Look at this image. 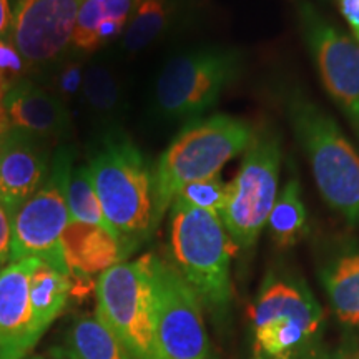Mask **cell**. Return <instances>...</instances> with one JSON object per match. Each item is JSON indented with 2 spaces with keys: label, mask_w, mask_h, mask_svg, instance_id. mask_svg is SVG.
Here are the masks:
<instances>
[{
  "label": "cell",
  "mask_w": 359,
  "mask_h": 359,
  "mask_svg": "<svg viewBox=\"0 0 359 359\" xmlns=\"http://www.w3.org/2000/svg\"><path fill=\"white\" fill-rule=\"evenodd\" d=\"M87 167L107 223L133 253L155 233L154 170L132 138L118 130L103 135Z\"/></svg>",
  "instance_id": "obj_1"
},
{
  "label": "cell",
  "mask_w": 359,
  "mask_h": 359,
  "mask_svg": "<svg viewBox=\"0 0 359 359\" xmlns=\"http://www.w3.org/2000/svg\"><path fill=\"white\" fill-rule=\"evenodd\" d=\"M235 251L236 246L217 213L178 198L173 201L168 218V262L201 308L218 320H224L231 308Z\"/></svg>",
  "instance_id": "obj_2"
},
{
  "label": "cell",
  "mask_w": 359,
  "mask_h": 359,
  "mask_svg": "<svg viewBox=\"0 0 359 359\" xmlns=\"http://www.w3.org/2000/svg\"><path fill=\"white\" fill-rule=\"evenodd\" d=\"M255 133V125L224 114L191 120L180 130L154 168L155 230L183 187L219 175L228 161L245 154Z\"/></svg>",
  "instance_id": "obj_3"
},
{
  "label": "cell",
  "mask_w": 359,
  "mask_h": 359,
  "mask_svg": "<svg viewBox=\"0 0 359 359\" xmlns=\"http://www.w3.org/2000/svg\"><path fill=\"white\" fill-rule=\"evenodd\" d=\"M288 122L306 155L323 200L359 228V154L339 125L318 103L291 90L285 97Z\"/></svg>",
  "instance_id": "obj_4"
},
{
  "label": "cell",
  "mask_w": 359,
  "mask_h": 359,
  "mask_svg": "<svg viewBox=\"0 0 359 359\" xmlns=\"http://www.w3.org/2000/svg\"><path fill=\"white\" fill-rule=\"evenodd\" d=\"M253 359H298L313 349L325 313L302 278L275 268L248 309Z\"/></svg>",
  "instance_id": "obj_5"
},
{
  "label": "cell",
  "mask_w": 359,
  "mask_h": 359,
  "mask_svg": "<svg viewBox=\"0 0 359 359\" xmlns=\"http://www.w3.org/2000/svg\"><path fill=\"white\" fill-rule=\"evenodd\" d=\"M243 64L240 48L226 45H205L178 53L156 79V114L168 122L201 118L240 79Z\"/></svg>",
  "instance_id": "obj_6"
},
{
  "label": "cell",
  "mask_w": 359,
  "mask_h": 359,
  "mask_svg": "<svg viewBox=\"0 0 359 359\" xmlns=\"http://www.w3.org/2000/svg\"><path fill=\"white\" fill-rule=\"evenodd\" d=\"M95 314L110 327L132 359H160L150 253L103 271L95 285Z\"/></svg>",
  "instance_id": "obj_7"
},
{
  "label": "cell",
  "mask_w": 359,
  "mask_h": 359,
  "mask_svg": "<svg viewBox=\"0 0 359 359\" xmlns=\"http://www.w3.org/2000/svg\"><path fill=\"white\" fill-rule=\"evenodd\" d=\"M281 140L273 128L259 127L243 154L236 177L228 183V198L219 218L236 250L257 245L278 198Z\"/></svg>",
  "instance_id": "obj_8"
},
{
  "label": "cell",
  "mask_w": 359,
  "mask_h": 359,
  "mask_svg": "<svg viewBox=\"0 0 359 359\" xmlns=\"http://www.w3.org/2000/svg\"><path fill=\"white\" fill-rule=\"evenodd\" d=\"M72 150L58 148L42 187L12 217L11 262L39 258L64 275H69L62 236L70 223L67 188L72 173Z\"/></svg>",
  "instance_id": "obj_9"
},
{
  "label": "cell",
  "mask_w": 359,
  "mask_h": 359,
  "mask_svg": "<svg viewBox=\"0 0 359 359\" xmlns=\"http://www.w3.org/2000/svg\"><path fill=\"white\" fill-rule=\"evenodd\" d=\"M296 13L323 87L359 137V43L309 0H299Z\"/></svg>",
  "instance_id": "obj_10"
},
{
  "label": "cell",
  "mask_w": 359,
  "mask_h": 359,
  "mask_svg": "<svg viewBox=\"0 0 359 359\" xmlns=\"http://www.w3.org/2000/svg\"><path fill=\"white\" fill-rule=\"evenodd\" d=\"M160 359H215L201 304L168 259L150 253Z\"/></svg>",
  "instance_id": "obj_11"
},
{
  "label": "cell",
  "mask_w": 359,
  "mask_h": 359,
  "mask_svg": "<svg viewBox=\"0 0 359 359\" xmlns=\"http://www.w3.org/2000/svg\"><path fill=\"white\" fill-rule=\"evenodd\" d=\"M85 0H17L8 40L29 67L47 65L69 50Z\"/></svg>",
  "instance_id": "obj_12"
},
{
  "label": "cell",
  "mask_w": 359,
  "mask_h": 359,
  "mask_svg": "<svg viewBox=\"0 0 359 359\" xmlns=\"http://www.w3.org/2000/svg\"><path fill=\"white\" fill-rule=\"evenodd\" d=\"M43 142L20 130L0 137V203L11 219L47 178L50 156Z\"/></svg>",
  "instance_id": "obj_13"
},
{
  "label": "cell",
  "mask_w": 359,
  "mask_h": 359,
  "mask_svg": "<svg viewBox=\"0 0 359 359\" xmlns=\"http://www.w3.org/2000/svg\"><path fill=\"white\" fill-rule=\"evenodd\" d=\"M39 263V258H24L0 269V359H24L37 346L30 313V280Z\"/></svg>",
  "instance_id": "obj_14"
},
{
  "label": "cell",
  "mask_w": 359,
  "mask_h": 359,
  "mask_svg": "<svg viewBox=\"0 0 359 359\" xmlns=\"http://www.w3.org/2000/svg\"><path fill=\"white\" fill-rule=\"evenodd\" d=\"M4 109L12 130L42 140L62 137L70 128V111L65 102L32 80L13 82L4 97Z\"/></svg>",
  "instance_id": "obj_15"
},
{
  "label": "cell",
  "mask_w": 359,
  "mask_h": 359,
  "mask_svg": "<svg viewBox=\"0 0 359 359\" xmlns=\"http://www.w3.org/2000/svg\"><path fill=\"white\" fill-rule=\"evenodd\" d=\"M318 275L338 321L359 331V241L339 238L327 245Z\"/></svg>",
  "instance_id": "obj_16"
},
{
  "label": "cell",
  "mask_w": 359,
  "mask_h": 359,
  "mask_svg": "<svg viewBox=\"0 0 359 359\" xmlns=\"http://www.w3.org/2000/svg\"><path fill=\"white\" fill-rule=\"evenodd\" d=\"M62 245L72 280L98 278L130 257L127 246L114 233L95 224L70 222L62 236Z\"/></svg>",
  "instance_id": "obj_17"
},
{
  "label": "cell",
  "mask_w": 359,
  "mask_h": 359,
  "mask_svg": "<svg viewBox=\"0 0 359 359\" xmlns=\"http://www.w3.org/2000/svg\"><path fill=\"white\" fill-rule=\"evenodd\" d=\"M140 0H85L80 8L69 50L92 53L123 35Z\"/></svg>",
  "instance_id": "obj_18"
},
{
  "label": "cell",
  "mask_w": 359,
  "mask_h": 359,
  "mask_svg": "<svg viewBox=\"0 0 359 359\" xmlns=\"http://www.w3.org/2000/svg\"><path fill=\"white\" fill-rule=\"evenodd\" d=\"M62 359H132L127 349L97 314H80L67 331Z\"/></svg>",
  "instance_id": "obj_19"
},
{
  "label": "cell",
  "mask_w": 359,
  "mask_h": 359,
  "mask_svg": "<svg viewBox=\"0 0 359 359\" xmlns=\"http://www.w3.org/2000/svg\"><path fill=\"white\" fill-rule=\"evenodd\" d=\"M74 283L69 275H64L50 264L40 262L30 280V313H32V331L35 339L40 338L64 311Z\"/></svg>",
  "instance_id": "obj_20"
},
{
  "label": "cell",
  "mask_w": 359,
  "mask_h": 359,
  "mask_svg": "<svg viewBox=\"0 0 359 359\" xmlns=\"http://www.w3.org/2000/svg\"><path fill=\"white\" fill-rule=\"evenodd\" d=\"M185 8V0H140L122 35L127 52L147 48L172 29Z\"/></svg>",
  "instance_id": "obj_21"
},
{
  "label": "cell",
  "mask_w": 359,
  "mask_h": 359,
  "mask_svg": "<svg viewBox=\"0 0 359 359\" xmlns=\"http://www.w3.org/2000/svg\"><path fill=\"white\" fill-rule=\"evenodd\" d=\"M266 224L278 248H291L308 235V212L298 177L286 180Z\"/></svg>",
  "instance_id": "obj_22"
},
{
  "label": "cell",
  "mask_w": 359,
  "mask_h": 359,
  "mask_svg": "<svg viewBox=\"0 0 359 359\" xmlns=\"http://www.w3.org/2000/svg\"><path fill=\"white\" fill-rule=\"evenodd\" d=\"M80 95L90 114L103 122L115 120L122 110L123 95L118 77L109 65L102 62H92L85 67Z\"/></svg>",
  "instance_id": "obj_23"
},
{
  "label": "cell",
  "mask_w": 359,
  "mask_h": 359,
  "mask_svg": "<svg viewBox=\"0 0 359 359\" xmlns=\"http://www.w3.org/2000/svg\"><path fill=\"white\" fill-rule=\"evenodd\" d=\"M67 206H69L70 222L95 224V226L111 231L105 215H103L100 200L93 188L92 175H90L87 165H79V167L72 168L69 188H67Z\"/></svg>",
  "instance_id": "obj_24"
},
{
  "label": "cell",
  "mask_w": 359,
  "mask_h": 359,
  "mask_svg": "<svg viewBox=\"0 0 359 359\" xmlns=\"http://www.w3.org/2000/svg\"><path fill=\"white\" fill-rule=\"evenodd\" d=\"M177 198L187 201L195 208L217 213L219 217L228 198V183L223 182L222 175H215L212 178L200 180V182H193L183 187L178 191Z\"/></svg>",
  "instance_id": "obj_25"
},
{
  "label": "cell",
  "mask_w": 359,
  "mask_h": 359,
  "mask_svg": "<svg viewBox=\"0 0 359 359\" xmlns=\"http://www.w3.org/2000/svg\"><path fill=\"white\" fill-rule=\"evenodd\" d=\"M83 70L85 67L82 65V62H67L64 69L58 72L57 75V97H60L65 102L80 93L83 82Z\"/></svg>",
  "instance_id": "obj_26"
},
{
  "label": "cell",
  "mask_w": 359,
  "mask_h": 359,
  "mask_svg": "<svg viewBox=\"0 0 359 359\" xmlns=\"http://www.w3.org/2000/svg\"><path fill=\"white\" fill-rule=\"evenodd\" d=\"M27 69L29 65L15 48V45L8 39H0V70L13 82H17Z\"/></svg>",
  "instance_id": "obj_27"
},
{
  "label": "cell",
  "mask_w": 359,
  "mask_h": 359,
  "mask_svg": "<svg viewBox=\"0 0 359 359\" xmlns=\"http://www.w3.org/2000/svg\"><path fill=\"white\" fill-rule=\"evenodd\" d=\"M12 246V222L8 213L0 203V269H2L11 259Z\"/></svg>",
  "instance_id": "obj_28"
},
{
  "label": "cell",
  "mask_w": 359,
  "mask_h": 359,
  "mask_svg": "<svg viewBox=\"0 0 359 359\" xmlns=\"http://www.w3.org/2000/svg\"><path fill=\"white\" fill-rule=\"evenodd\" d=\"M298 359H359V344L344 343L331 351H309Z\"/></svg>",
  "instance_id": "obj_29"
},
{
  "label": "cell",
  "mask_w": 359,
  "mask_h": 359,
  "mask_svg": "<svg viewBox=\"0 0 359 359\" xmlns=\"http://www.w3.org/2000/svg\"><path fill=\"white\" fill-rule=\"evenodd\" d=\"M344 22L349 27V34L359 43V0H336Z\"/></svg>",
  "instance_id": "obj_30"
},
{
  "label": "cell",
  "mask_w": 359,
  "mask_h": 359,
  "mask_svg": "<svg viewBox=\"0 0 359 359\" xmlns=\"http://www.w3.org/2000/svg\"><path fill=\"white\" fill-rule=\"evenodd\" d=\"M13 22V7L11 0H0V39H8Z\"/></svg>",
  "instance_id": "obj_31"
},
{
  "label": "cell",
  "mask_w": 359,
  "mask_h": 359,
  "mask_svg": "<svg viewBox=\"0 0 359 359\" xmlns=\"http://www.w3.org/2000/svg\"><path fill=\"white\" fill-rule=\"evenodd\" d=\"M12 83H13V80L8 79L7 75L0 70V100H4V97H6L8 88L12 87Z\"/></svg>",
  "instance_id": "obj_32"
},
{
  "label": "cell",
  "mask_w": 359,
  "mask_h": 359,
  "mask_svg": "<svg viewBox=\"0 0 359 359\" xmlns=\"http://www.w3.org/2000/svg\"><path fill=\"white\" fill-rule=\"evenodd\" d=\"M24 359H43V358H40V356H32V354H29V356L24 358Z\"/></svg>",
  "instance_id": "obj_33"
}]
</instances>
